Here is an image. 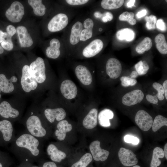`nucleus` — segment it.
Returning <instances> with one entry per match:
<instances>
[{
	"instance_id": "obj_1",
	"label": "nucleus",
	"mask_w": 167,
	"mask_h": 167,
	"mask_svg": "<svg viewBox=\"0 0 167 167\" xmlns=\"http://www.w3.org/2000/svg\"><path fill=\"white\" fill-rule=\"evenodd\" d=\"M42 141L25 130L16 136L9 149L20 162L37 163L44 157Z\"/></svg>"
},
{
	"instance_id": "obj_2",
	"label": "nucleus",
	"mask_w": 167,
	"mask_h": 167,
	"mask_svg": "<svg viewBox=\"0 0 167 167\" xmlns=\"http://www.w3.org/2000/svg\"><path fill=\"white\" fill-rule=\"evenodd\" d=\"M23 125L25 130L30 134L42 140L47 138L49 134V128L43 122L39 115L34 114L32 111L26 118Z\"/></svg>"
},
{
	"instance_id": "obj_3",
	"label": "nucleus",
	"mask_w": 167,
	"mask_h": 167,
	"mask_svg": "<svg viewBox=\"0 0 167 167\" xmlns=\"http://www.w3.org/2000/svg\"><path fill=\"white\" fill-rule=\"evenodd\" d=\"M16 136L12 122L6 119L0 120V146L4 147L11 144Z\"/></svg>"
},
{
	"instance_id": "obj_4",
	"label": "nucleus",
	"mask_w": 167,
	"mask_h": 167,
	"mask_svg": "<svg viewBox=\"0 0 167 167\" xmlns=\"http://www.w3.org/2000/svg\"><path fill=\"white\" fill-rule=\"evenodd\" d=\"M29 66L32 75L37 82H44L46 79V74L45 65L43 58L38 57Z\"/></svg>"
},
{
	"instance_id": "obj_5",
	"label": "nucleus",
	"mask_w": 167,
	"mask_h": 167,
	"mask_svg": "<svg viewBox=\"0 0 167 167\" xmlns=\"http://www.w3.org/2000/svg\"><path fill=\"white\" fill-rule=\"evenodd\" d=\"M37 82L32 75L29 66L24 65L22 70L21 83L23 90L27 92L35 90L37 86Z\"/></svg>"
},
{
	"instance_id": "obj_6",
	"label": "nucleus",
	"mask_w": 167,
	"mask_h": 167,
	"mask_svg": "<svg viewBox=\"0 0 167 167\" xmlns=\"http://www.w3.org/2000/svg\"><path fill=\"white\" fill-rule=\"evenodd\" d=\"M24 14V6L21 2L17 1L13 2L5 13L6 17L13 23L20 21Z\"/></svg>"
},
{
	"instance_id": "obj_7",
	"label": "nucleus",
	"mask_w": 167,
	"mask_h": 167,
	"mask_svg": "<svg viewBox=\"0 0 167 167\" xmlns=\"http://www.w3.org/2000/svg\"><path fill=\"white\" fill-rule=\"evenodd\" d=\"M69 22L67 15L64 13H59L53 17L47 26L48 30L52 32L60 31L65 28Z\"/></svg>"
},
{
	"instance_id": "obj_8",
	"label": "nucleus",
	"mask_w": 167,
	"mask_h": 167,
	"mask_svg": "<svg viewBox=\"0 0 167 167\" xmlns=\"http://www.w3.org/2000/svg\"><path fill=\"white\" fill-rule=\"evenodd\" d=\"M153 121L152 116L144 110H139L135 116V121L136 124L144 131L150 130L152 127Z\"/></svg>"
},
{
	"instance_id": "obj_9",
	"label": "nucleus",
	"mask_w": 167,
	"mask_h": 167,
	"mask_svg": "<svg viewBox=\"0 0 167 167\" xmlns=\"http://www.w3.org/2000/svg\"><path fill=\"white\" fill-rule=\"evenodd\" d=\"M20 115L19 110L12 107L7 101H4L0 104V116L3 119L14 120L18 118Z\"/></svg>"
},
{
	"instance_id": "obj_10",
	"label": "nucleus",
	"mask_w": 167,
	"mask_h": 167,
	"mask_svg": "<svg viewBox=\"0 0 167 167\" xmlns=\"http://www.w3.org/2000/svg\"><path fill=\"white\" fill-rule=\"evenodd\" d=\"M118 156L121 163L125 166L135 165L138 162L136 155L131 150L124 148L120 149Z\"/></svg>"
},
{
	"instance_id": "obj_11",
	"label": "nucleus",
	"mask_w": 167,
	"mask_h": 167,
	"mask_svg": "<svg viewBox=\"0 0 167 167\" xmlns=\"http://www.w3.org/2000/svg\"><path fill=\"white\" fill-rule=\"evenodd\" d=\"M100 142L99 140L92 142L89 145V149L92 158L96 161H104L108 158L109 152L100 147Z\"/></svg>"
},
{
	"instance_id": "obj_12",
	"label": "nucleus",
	"mask_w": 167,
	"mask_h": 167,
	"mask_svg": "<svg viewBox=\"0 0 167 167\" xmlns=\"http://www.w3.org/2000/svg\"><path fill=\"white\" fill-rule=\"evenodd\" d=\"M122 66L120 61L115 58H109L106 65V71L107 75L112 79L118 78L120 75Z\"/></svg>"
},
{
	"instance_id": "obj_13",
	"label": "nucleus",
	"mask_w": 167,
	"mask_h": 167,
	"mask_svg": "<svg viewBox=\"0 0 167 167\" xmlns=\"http://www.w3.org/2000/svg\"><path fill=\"white\" fill-rule=\"evenodd\" d=\"M144 96V94L141 90H135L125 94L122 97V102L125 105H133L140 102Z\"/></svg>"
},
{
	"instance_id": "obj_14",
	"label": "nucleus",
	"mask_w": 167,
	"mask_h": 167,
	"mask_svg": "<svg viewBox=\"0 0 167 167\" xmlns=\"http://www.w3.org/2000/svg\"><path fill=\"white\" fill-rule=\"evenodd\" d=\"M44 114L48 121L53 124L55 121L59 122L63 120L66 116V113L63 108H47L44 110Z\"/></svg>"
},
{
	"instance_id": "obj_15",
	"label": "nucleus",
	"mask_w": 167,
	"mask_h": 167,
	"mask_svg": "<svg viewBox=\"0 0 167 167\" xmlns=\"http://www.w3.org/2000/svg\"><path fill=\"white\" fill-rule=\"evenodd\" d=\"M60 89L62 94L67 99L74 98L77 94L78 89L76 85L70 79L63 81L61 84Z\"/></svg>"
},
{
	"instance_id": "obj_16",
	"label": "nucleus",
	"mask_w": 167,
	"mask_h": 167,
	"mask_svg": "<svg viewBox=\"0 0 167 167\" xmlns=\"http://www.w3.org/2000/svg\"><path fill=\"white\" fill-rule=\"evenodd\" d=\"M103 46V43L101 40L95 39L84 48L82 54L87 58L92 57L98 54L102 50Z\"/></svg>"
},
{
	"instance_id": "obj_17",
	"label": "nucleus",
	"mask_w": 167,
	"mask_h": 167,
	"mask_svg": "<svg viewBox=\"0 0 167 167\" xmlns=\"http://www.w3.org/2000/svg\"><path fill=\"white\" fill-rule=\"evenodd\" d=\"M46 152L52 161L56 163H60L66 156L65 153L59 149L57 145L53 143L48 146Z\"/></svg>"
},
{
	"instance_id": "obj_18",
	"label": "nucleus",
	"mask_w": 167,
	"mask_h": 167,
	"mask_svg": "<svg viewBox=\"0 0 167 167\" xmlns=\"http://www.w3.org/2000/svg\"><path fill=\"white\" fill-rule=\"evenodd\" d=\"M76 75L80 82L85 85H88L92 81V75L89 71L85 66L79 65L75 70Z\"/></svg>"
},
{
	"instance_id": "obj_19",
	"label": "nucleus",
	"mask_w": 167,
	"mask_h": 167,
	"mask_svg": "<svg viewBox=\"0 0 167 167\" xmlns=\"http://www.w3.org/2000/svg\"><path fill=\"white\" fill-rule=\"evenodd\" d=\"M56 129L54 132V135L57 139L60 141L64 140L66 133L71 131L72 125L65 120L60 121L56 126Z\"/></svg>"
},
{
	"instance_id": "obj_20",
	"label": "nucleus",
	"mask_w": 167,
	"mask_h": 167,
	"mask_svg": "<svg viewBox=\"0 0 167 167\" xmlns=\"http://www.w3.org/2000/svg\"><path fill=\"white\" fill-rule=\"evenodd\" d=\"M16 29L21 47L26 48L32 46L33 40L27 28L24 26H19Z\"/></svg>"
},
{
	"instance_id": "obj_21",
	"label": "nucleus",
	"mask_w": 167,
	"mask_h": 167,
	"mask_svg": "<svg viewBox=\"0 0 167 167\" xmlns=\"http://www.w3.org/2000/svg\"><path fill=\"white\" fill-rule=\"evenodd\" d=\"M17 78L12 76L10 79H8L5 75L2 74H0V89L1 91L5 93L12 92L14 89L13 83L16 82Z\"/></svg>"
},
{
	"instance_id": "obj_22",
	"label": "nucleus",
	"mask_w": 167,
	"mask_h": 167,
	"mask_svg": "<svg viewBox=\"0 0 167 167\" xmlns=\"http://www.w3.org/2000/svg\"><path fill=\"white\" fill-rule=\"evenodd\" d=\"M50 46L46 49L45 53L47 56L51 58L56 59L60 56V48L61 44L56 38H53L49 42Z\"/></svg>"
},
{
	"instance_id": "obj_23",
	"label": "nucleus",
	"mask_w": 167,
	"mask_h": 167,
	"mask_svg": "<svg viewBox=\"0 0 167 167\" xmlns=\"http://www.w3.org/2000/svg\"><path fill=\"white\" fill-rule=\"evenodd\" d=\"M97 110L96 108L92 109L83 119V126L88 129L95 127L97 124Z\"/></svg>"
},
{
	"instance_id": "obj_24",
	"label": "nucleus",
	"mask_w": 167,
	"mask_h": 167,
	"mask_svg": "<svg viewBox=\"0 0 167 167\" xmlns=\"http://www.w3.org/2000/svg\"><path fill=\"white\" fill-rule=\"evenodd\" d=\"M83 28V24L80 21H77L73 24L71 28L69 39L72 45H75L79 43Z\"/></svg>"
},
{
	"instance_id": "obj_25",
	"label": "nucleus",
	"mask_w": 167,
	"mask_h": 167,
	"mask_svg": "<svg viewBox=\"0 0 167 167\" xmlns=\"http://www.w3.org/2000/svg\"><path fill=\"white\" fill-rule=\"evenodd\" d=\"M94 25L93 20L90 18H87L84 20L83 25L84 29L81 32L80 41H84L92 37Z\"/></svg>"
},
{
	"instance_id": "obj_26",
	"label": "nucleus",
	"mask_w": 167,
	"mask_h": 167,
	"mask_svg": "<svg viewBox=\"0 0 167 167\" xmlns=\"http://www.w3.org/2000/svg\"><path fill=\"white\" fill-rule=\"evenodd\" d=\"M114 114L110 109H105L99 113L98 118L100 124L104 127H108L110 126L109 119L113 118Z\"/></svg>"
},
{
	"instance_id": "obj_27",
	"label": "nucleus",
	"mask_w": 167,
	"mask_h": 167,
	"mask_svg": "<svg viewBox=\"0 0 167 167\" xmlns=\"http://www.w3.org/2000/svg\"><path fill=\"white\" fill-rule=\"evenodd\" d=\"M116 36L119 40H125L127 41L130 42L134 40L135 33L132 29L125 28L118 31L116 33Z\"/></svg>"
},
{
	"instance_id": "obj_28",
	"label": "nucleus",
	"mask_w": 167,
	"mask_h": 167,
	"mask_svg": "<svg viewBox=\"0 0 167 167\" xmlns=\"http://www.w3.org/2000/svg\"><path fill=\"white\" fill-rule=\"evenodd\" d=\"M41 0H29L28 2L32 7L34 14L38 16L44 15L46 12L45 6Z\"/></svg>"
},
{
	"instance_id": "obj_29",
	"label": "nucleus",
	"mask_w": 167,
	"mask_h": 167,
	"mask_svg": "<svg viewBox=\"0 0 167 167\" xmlns=\"http://www.w3.org/2000/svg\"><path fill=\"white\" fill-rule=\"evenodd\" d=\"M156 48L161 54H167V43L164 35L159 33L155 38Z\"/></svg>"
},
{
	"instance_id": "obj_30",
	"label": "nucleus",
	"mask_w": 167,
	"mask_h": 167,
	"mask_svg": "<svg viewBox=\"0 0 167 167\" xmlns=\"http://www.w3.org/2000/svg\"><path fill=\"white\" fill-rule=\"evenodd\" d=\"M164 156L163 149L159 147H156L153 150L150 167H157L160 165L161 163V161L159 158H163Z\"/></svg>"
},
{
	"instance_id": "obj_31",
	"label": "nucleus",
	"mask_w": 167,
	"mask_h": 167,
	"mask_svg": "<svg viewBox=\"0 0 167 167\" xmlns=\"http://www.w3.org/2000/svg\"><path fill=\"white\" fill-rule=\"evenodd\" d=\"M124 1L123 0H103L101 2V5L104 9L113 10L121 7Z\"/></svg>"
},
{
	"instance_id": "obj_32",
	"label": "nucleus",
	"mask_w": 167,
	"mask_h": 167,
	"mask_svg": "<svg viewBox=\"0 0 167 167\" xmlns=\"http://www.w3.org/2000/svg\"><path fill=\"white\" fill-rule=\"evenodd\" d=\"M152 46V39L149 37H146L136 46L135 50L138 54H142L145 51L149 50Z\"/></svg>"
},
{
	"instance_id": "obj_33",
	"label": "nucleus",
	"mask_w": 167,
	"mask_h": 167,
	"mask_svg": "<svg viewBox=\"0 0 167 167\" xmlns=\"http://www.w3.org/2000/svg\"><path fill=\"white\" fill-rule=\"evenodd\" d=\"M92 157L90 153L83 155L77 162L73 164L71 167H86L92 161Z\"/></svg>"
},
{
	"instance_id": "obj_34",
	"label": "nucleus",
	"mask_w": 167,
	"mask_h": 167,
	"mask_svg": "<svg viewBox=\"0 0 167 167\" xmlns=\"http://www.w3.org/2000/svg\"><path fill=\"white\" fill-rule=\"evenodd\" d=\"M164 126H167V118L161 115H157L153 121L152 131L156 132Z\"/></svg>"
},
{
	"instance_id": "obj_35",
	"label": "nucleus",
	"mask_w": 167,
	"mask_h": 167,
	"mask_svg": "<svg viewBox=\"0 0 167 167\" xmlns=\"http://www.w3.org/2000/svg\"><path fill=\"white\" fill-rule=\"evenodd\" d=\"M13 163V159L8 153L0 150V167H10Z\"/></svg>"
},
{
	"instance_id": "obj_36",
	"label": "nucleus",
	"mask_w": 167,
	"mask_h": 167,
	"mask_svg": "<svg viewBox=\"0 0 167 167\" xmlns=\"http://www.w3.org/2000/svg\"><path fill=\"white\" fill-rule=\"evenodd\" d=\"M136 71L139 75H144L148 72L149 67L145 61H140L135 66Z\"/></svg>"
},
{
	"instance_id": "obj_37",
	"label": "nucleus",
	"mask_w": 167,
	"mask_h": 167,
	"mask_svg": "<svg viewBox=\"0 0 167 167\" xmlns=\"http://www.w3.org/2000/svg\"><path fill=\"white\" fill-rule=\"evenodd\" d=\"M134 14L131 12L125 11L119 16V19L122 21H127L131 25H135L136 23V20L134 19Z\"/></svg>"
},
{
	"instance_id": "obj_38",
	"label": "nucleus",
	"mask_w": 167,
	"mask_h": 167,
	"mask_svg": "<svg viewBox=\"0 0 167 167\" xmlns=\"http://www.w3.org/2000/svg\"><path fill=\"white\" fill-rule=\"evenodd\" d=\"M145 19L146 22V26L148 30H152L156 28L157 18L156 17L151 15L145 17Z\"/></svg>"
},
{
	"instance_id": "obj_39",
	"label": "nucleus",
	"mask_w": 167,
	"mask_h": 167,
	"mask_svg": "<svg viewBox=\"0 0 167 167\" xmlns=\"http://www.w3.org/2000/svg\"><path fill=\"white\" fill-rule=\"evenodd\" d=\"M122 85L124 87L135 85L137 83L135 79L132 78L129 76H123L120 78Z\"/></svg>"
},
{
	"instance_id": "obj_40",
	"label": "nucleus",
	"mask_w": 167,
	"mask_h": 167,
	"mask_svg": "<svg viewBox=\"0 0 167 167\" xmlns=\"http://www.w3.org/2000/svg\"><path fill=\"white\" fill-rule=\"evenodd\" d=\"M152 87L158 92L156 95L157 98L160 101L163 100L164 99V91L162 85L159 83L155 82L153 84Z\"/></svg>"
},
{
	"instance_id": "obj_41",
	"label": "nucleus",
	"mask_w": 167,
	"mask_h": 167,
	"mask_svg": "<svg viewBox=\"0 0 167 167\" xmlns=\"http://www.w3.org/2000/svg\"><path fill=\"white\" fill-rule=\"evenodd\" d=\"M1 46L4 49L7 51L11 50L13 48V44L11 37L8 36L1 43Z\"/></svg>"
},
{
	"instance_id": "obj_42",
	"label": "nucleus",
	"mask_w": 167,
	"mask_h": 167,
	"mask_svg": "<svg viewBox=\"0 0 167 167\" xmlns=\"http://www.w3.org/2000/svg\"><path fill=\"white\" fill-rule=\"evenodd\" d=\"M37 163L40 167H60L54 162L52 161H44L43 159Z\"/></svg>"
},
{
	"instance_id": "obj_43",
	"label": "nucleus",
	"mask_w": 167,
	"mask_h": 167,
	"mask_svg": "<svg viewBox=\"0 0 167 167\" xmlns=\"http://www.w3.org/2000/svg\"><path fill=\"white\" fill-rule=\"evenodd\" d=\"M124 140L126 143H131L134 145H137L139 142V140L137 138L128 135L124 136Z\"/></svg>"
},
{
	"instance_id": "obj_44",
	"label": "nucleus",
	"mask_w": 167,
	"mask_h": 167,
	"mask_svg": "<svg viewBox=\"0 0 167 167\" xmlns=\"http://www.w3.org/2000/svg\"><path fill=\"white\" fill-rule=\"evenodd\" d=\"M88 0H66V2L72 6L80 5L84 4L88 2Z\"/></svg>"
},
{
	"instance_id": "obj_45",
	"label": "nucleus",
	"mask_w": 167,
	"mask_h": 167,
	"mask_svg": "<svg viewBox=\"0 0 167 167\" xmlns=\"http://www.w3.org/2000/svg\"><path fill=\"white\" fill-rule=\"evenodd\" d=\"M113 18V15L109 12H106L102 14L101 19L102 21L104 23L111 21Z\"/></svg>"
},
{
	"instance_id": "obj_46",
	"label": "nucleus",
	"mask_w": 167,
	"mask_h": 167,
	"mask_svg": "<svg viewBox=\"0 0 167 167\" xmlns=\"http://www.w3.org/2000/svg\"><path fill=\"white\" fill-rule=\"evenodd\" d=\"M156 26L158 29L162 31H165L166 29L165 24L163 20L161 19L157 21Z\"/></svg>"
},
{
	"instance_id": "obj_47",
	"label": "nucleus",
	"mask_w": 167,
	"mask_h": 167,
	"mask_svg": "<svg viewBox=\"0 0 167 167\" xmlns=\"http://www.w3.org/2000/svg\"><path fill=\"white\" fill-rule=\"evenodd\" d=\"M6 33L8 35L12 37L16 32V29L13 25H8L6 28Z\"/></svg>"
},
{
	"instance_id": "obj_48",
	"label": "nucleus",
	"mask_w": 167,
	"mask_h": 167,
	"mask_svg": "<svg viewBox=\"0 0 167 167\" xmlns=\"http://www.w3.org/2000/svg\"><path fill=\"white\" fill-rule=\"evenodd\" d=\"M146 98L148 102L154 104H156L158 102V99L156 95L154 96L148 94L146 96Z\"/></svg>"
},
{
	"instance_id": "obj_49",
	"label": "nucleus",
	"mask_w": 167,
	"mask_h": 167,
	"mask_svg": "<svg viewBox=\"0 0 167 167\" xmlns=\"http://www.w3.org/2000/svg\"><path fill=\"white\" fill-rule=\"evenodd\" d=\"M17 167H40L33 163L27 162H21Z\"/></svg>"
},
{
	"instance_id": "obj_50",
	"label": "nucleus",
	"mask_w": 167,
	"mask_h": 167,
	"mask_svg": "<svg viewBox=\"0 0 167 167\" xmlns=\"http://www.w3.org/2000/svg\"><path fill=\"white\" fill-rule=\"evenodd\" d=\"M8 36L6 32H4L0 30V43H1Z\"/></svg>"
},
{
	"instance_id": "obj_51",
	"label": "nucleus",
	"mask_w": 167,
	"mask_h": 167,
	"mask_svg": "<svg viewBox=\"0 0 167 167\" xmlns=\"http://www.w3.org/2000/svg\"><path fill=\"white\" fill-rule=\"evenodd\" d=\"M147 13V11L145 9H143L137 13L136 16L139 18H140L144 16Z\"/></svg>"
},
{
	"instance_id": "obj_52",
	"label": "nucleus",
	"mask_w": 167,
	"mask_h": 167,
	"mask_svg": "<svg viewBox=\"0 0 167 167\" xmlns=\"http://www.w3.org/2000/svg\"><path fill=\"white\" fill-rule=\"evenodd\" d=\"M163 87L164 91V93L166 100H167V80L164 81L163 84Z\"/></svg>"
},
{
	"instance_id": "obj_53",
	"label": "nucleus",
	"mask_w": 167,
	"mask_h": 167,
	"mask_svg": "<svg viewBox=\"0 0 167 167\" xmlns=\"http://www.w3.org/2000/svg\"><path fill=\"white\" fill-rule=\"evenodd\" d=\"M139 75L135 71H134L132 72L129 77L131 78L135 79Z\"/></svg>"
},
{
	"instance_id": "obj_54",
	"label": "nucleus",
	"mask_w": 167,
	"mask_h": 167,
	"mask_svg": "<svg viewBox=\"0 0 167 167\" xmlns=\"http://www.w3.org/2000/svg\"><path fill=\"white\" fill-rule=\"evenodd\" d=\"M135 0H129L127 2L126 5L128 7H131L134 6V4L135 2Z\"/></svg>"
},
{
	"instance_id": "obj_55",
	"label": "nucleus",
	"mask_w": 167,
	"mask_h": 167,
	"mask_svg": "<svg viewBox=\"0 0 167 167\" xmlns=\"http://www.w3.org/2000/svg\"><path fill=\"white\" fill-rule=\"evenodd\" d=\"M102 14L99 11H96L94 13V15L97 18H101Z\"/></svg>"
},
{
	"instance_id": "obj_56",
	"label": "nucleus",
	"mask_w": 167,
	"mask_h": 167,
	"mask_svg": "<svg viewBox=\"0 0 167 167\" xmlns=\"http://www.w3.org/2000/svg\"><path fill=\"white\" fill-rule=\"evenodd\" d=\"M167 143H166L164 146V152L166 159H167Z\"/></svg>"
},
{
	"instance_id": "obj_57",
	"label": "nucleus",
	"mask_w": 167,
	"mask_h": 167,
	"mask_svg": "<svg viewBox=\"0 0 167 167\" xmlns=\"http://www.w3.org/2000/svg\"><path fill=\"white\" fill-rule=\"evenodd\" d=\"M4 52L3 48L1 46H0V54H1Z\"/></svg>"
},
{
	"instance_id": "obj_58",
	"label": "nucleus",
	"mask_w": 167,
	"mask_h": 167,
	"mask_svg": "<svg viewBox=\"0 0 167 167\" xmlns=\"http://www.w3.org/2000/svg\"><path fill=\"white\" fill-rule=\"evenodd\" d=\"M133 167H140L138 165H134Z\"/></svg>"
},
{
	"instance_id": "obj_59",
	"label": "nucleus",
	"mask_w": 167,
	"mask_h": 167,
	"mask_svg": "<svg viewBox=\"0 0 167 167\" xmlns=\"http://www.w3.org/2000/svg\"><path fill=\"white\" fill-rule=\"evenodd\" d=\"M99 31H101L102 30V29L101 28H100V29H99Z\"/></svg>"
},
{
	"instance_id": "obj_60",
	"label": "nucleus",
	"mask_w": 167,
	"mask_h": 167,
	"mask_svg": "<svg viewBox=\"0 0 167 167\" xmlns=\"http://www.w3.org/2000/svg\"><path fill=\"white\" fill-rule=\"evenodd\" d=\"M1 90L0 89V98H1Z\"/></svg>"
}]
</instances>
